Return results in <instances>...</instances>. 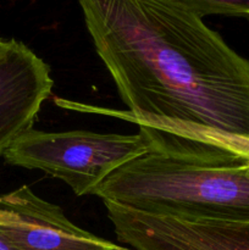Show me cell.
I'll return each instance as SVG.
<instances>
[{
  "label": "cell",
  "instance_id": "obj_5",
  "mask_svg": "<svg viewBox=\"0 0 249 250\" xmlns=\"http://www.w3.org/2000/svg\"><path fill=\"white\" fill-rule=\"evenodd\" d=\"M0 234L21 250H131L78 227L28 186L0 195Z\"/></svg>",
  "mask_w": 249,
  "mask_h": 250
},
{
  "label": "cell",
  "instance_id": "obj_2",
  "mask_svg": "<svg viewBox=\"0 0 249 250\" xmlns=\"http://www.w3.org/2000/svg\"><path fill=\"white\" fill-rule=\"evenodd\" d=\"M138 127L148 153L115 171L94 195L146 214L249 222V153Z\"/></svg>",
  "mask_w": 249,
  "mask_h": 250
},
{
  "label": "cell",
  "instance_id": "obj_8",
  "mask_svg": "<svg viewBox=\"0 0 249 250\" xmlns=\"http://www.w3.org/2000/svg\"><path fill=\"white\" fill-rule=\"evenodd\" d=\"M4 43H5V41H2V39H0V48H1V46L4 45Z\"/></svg>",
  "mask_w": 249,
  "mask_h": 250
},
{
  "label": "cell",
  "instance_id": "obj_7",
  "mask_svg": "<svg viewBox=\"0 0 249 250\" xmlns=\"http://www.w3.org/2000/svg\"><path fill=\"white\" fill-rule=\"evenodd\" d=\"M200 17L209 15L237 17L249 22V0H173Z\"/></svg>",
  "mask_w": 249,
  "mask_h": 250
},
{
  "label": "cell",
  "instance_id": "obj_3",
  "mask_svg": "<svg viewBox=\"0 0 249 250\" xmlns=\"http://www.w3.org/2000/svg\"><path fill=\"white\" fill-rule=\"evenodd\" d=\"M149 150L138 134L90 131L43 132L31 128L4 153L12 166L41 170L63 181L76 195L94 194L97 188L126 164Z\"/></svg>",
  "mask_w": 249,
  "mask_h": 250
},
{
  "label": "cell",
  "instance_id": "obj_6",
  "mask_svg": "<svg viewBox=\"0 0 249 250\" xmlns=\"http://www.w3.org/2000/svg\"><path fill=\"white\" fill-rule=\"evenodd\" d=\"M53 84L49 66L28 46L5 41L0 48V156L33 128Z\"/></svg>",
  "mask_w": 249,
  "mask_h": 250
},
{
  "label": "cell",
  "instance_id": "obj_4",
  "mask_svg": "<svg viewBox=\"0 0 249 250\" xmlns=\"http://www.w3.org/2000/svg\"><path fill=\"white\" fill-rule=\"evenodd\" d=\"M131 250H249V222L153 215L103 202Z\"/></svg>",
  "mask_w": 249,
  "mask_h": 250
},
{
  "label": "cell",
  "instance_id": "obj_1",
  "mask_svg": "<svg viewBox=\"0 0 249 250\" xmlns=\"http://www.w3.org/2000/svg\"><path fill=\"white\" fill-rule=\"evenodd\" d=\"M95 51L127 111L55 99L249 153V60L173 0H78Z\"/></svg>",
  "mask_w": 249,
  "mask_h": 250
}]
</instances>
